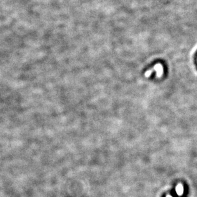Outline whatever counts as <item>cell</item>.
<instances>
[{"instance_id": "6da1fadb", "label": "cell", "mask_w": 197, "mask_h": 197, "mask_svg": "<svg viewBox=\"0 0 197 197\" xmlns=\"http://www.w3.org/2000/svg\"><path fill=\"white\" fill-rule=\"evenodd\" d=\"M184 191V188L181 184H178V185L176 187V192H177V195H182L183 194Z\"/></svg>"}, {"instance_id": "7a4b0ae2", "label": "cell", "mask_w": 197, "mask_h": 197, "mask_svg": "<svg viewBox=\"0 0 197 197\" xmlns=\"http://www.w3.org/2000/svg\"><path fill=\"white\" fill-rule=\"evenodd\" d=\"M166 197H172V196H170V195H168V196H166Z\"/></svg>"}]
</instances>
